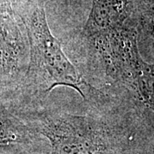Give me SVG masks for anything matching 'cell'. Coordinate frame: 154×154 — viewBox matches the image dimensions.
Returning a JSON list of instances; mask_svg holds the SVG:
<instances>
[{"instance_id":"obj_1","label":"cell","mask_w":154,"mask_h":154,"mask_svg":"<svg viewBox=\"0 0 154 154\" xmlns=\"http://www.w3.org/2000/svg\"><path fill=\"white\" fill-rule=\"evenodd\" d=\"M22 19L29 41L25 84L32 93L45 96L63 86L75 89L85 101L99 94L69 60L59 40L51 33L42 4L29 6Z\"/></svg>"},{"instance_id":"obj_2","label":"cell","mask_w":154,"mask_h":154,"mask_svg":"<svg viewBox=\"0 0 154 154\" xmlns=\"http://www.w3.org/2000/svg\"><path fill=\"white\" fill-rule=\"evenodd\" d=\"M33 126L49 140L50 154H117L109 128L99 117L43 111Z\"/></svg>"},{"instance_id":"obj_3","label":"cell","mask_w":154,"mask_h":154,"mask_svg":"<svg viewBox=\"0 0 154 154\" xmlns=\"http://www.w3.org/2000/svg\"><path fill=\"white\" fill-rule=\"evenodd\" d=\"M34 131L17 116L5 110H0V145L31 142Z\"/></svg>"}]
</instances>
